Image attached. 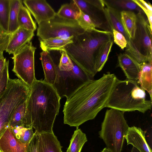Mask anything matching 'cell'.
Wrapping results in <instances>:
<instances>
[{"mask_svg": "<svg viewBox=\"0 0 152 152\" xmlns=\"http://www.w3.org/2000/svg\"><path fill=\"white\" fill-rule=\"evenodd\" d=\"M3 52H0V58L4 57Z\"/></svg>", "mask_w": 152, "mask_h": 152, "instance_id": "obj_41", "label": "cell"}, {"mask_svg": "<svg viewBox=\"0 0 152 152\" xmlns=\"http://www.w3.org/2000/svg\"><path fill=\"white\" fill-rule=\"evenodd\" d=\"M113 39L112 33L97 29L86 31L64 49L70 58L92 78L97 73L96 61L104 45Z\"/></svg>", "mask_w": 152, "mask_h": 152, "instance_id": "obj_3", "label": "cell"}, {"mask_svg": "<svg viewBox=\"0 0 152 152\" xmlns=\"http://www.w3.org/2000/svg\"><path fill=\"white\" fill-rule=\"evenodd\" d=\"M40 59L45 75V81L53 85L56 77V68L49 52L43 51L40 53Z\"/></svg>", "mask_w": 152, "mask_h": 152, "instance_id": "obj_18", "label": "cell"}, {"mask_svg": "<svg viewBox=\"0 0 152 152\" xmlns=\"http://www.w3.org/2000/svg\"><path fill=\"white\" fill-rule=\"evenodd\" d=\"M118 66L123 71L126 79L138 83L141 71V64L130 55L121 53L118 56Z\"/></svg>", "mask_w": 152, "mask_h": 152, "instance_id": "obj_13", "label": "cell"}, {"mask_svg": "<svg viewBox=\"0 0 152 152\" xmlns=\"http://www.w3.org/2000/svg\"><path fill=\"white\" fill-rule=\"evenodd\" d=\"M131 152H140L138 150L135 148L133 147L131 150Z\"/></svg>", "mask_w": 152, "mask_h": 152, "instance_id": "obj_39", "label": "cell"}, {"mask_svg": "<svg viewBox=\"0 0 152 152\" xmlns=\"http://www.w3.org/2000/svg\"><path fill=\"white\" fill-rule=\"evenodd\" d=\"M121 15L124 28L132 40L134 38L136 30V14L133 11L123 10L121 12Z\"/></svg>", "mask_w": 152, "mask_h": 152, "instance_id": "obj_20", "label": "cell"}, {"mask_svg": "<svg viewBox=\"0 0 152 152\" xmlns=\"http://www.w3.org/2000/svg\"><path fill=\"white\" fill-rule=\"evenodd\" d=\"M9 60L6 61L4 66L0 74V97L6 90L9 80Z\"/></svg>", "mask_w": 152, "mask_h": 152, "instance_id": "obj_34", "label": "cell"}, {"mask_svg": "<svg viewBox=\"0 0 152 152\" xmlns=\"http://www.w3.org/2000/svg\"><path fill=\"white\" fill-rule=\"evenodd\" d=\"M10 8V0H0V29L7 33L8 31Z\"/></svg>", "mask_w": 152, "mask_h": 152, "instance_id": "obj_28", "label": "cell"}, {"mask_svg": "<svg viewBox=\"0 0 152 152\" xmlns=\"http://www.w3.org/2000/svg\"><path fill=\"white\" fill-rule=\"evenodd\" d=\"M38 25L37 35L40 41L56 37L72 39L86 31L76 20L64 18L57 14L53 18Z\"/></svg>", "mask_w": 152, "mask_h": 152, "instance_id": "obj_6", "label": "cell"}, {"mask_svg": "<svg viewBox=\"0 0 152 152\" xmlns=\"http://www.w3.org/2000/svg\"><path fill=\"white\" fill-rule=\"evenodd\" d=\"M27 145L20 141L9 126L0 138L1 152H26Z\"/></svg>", "mask_w": 152, "mask_h": 152, "instance_id": "obj_15", "label": "cell"}, {"mask_svg": "<svg viewBox=\"0 0 152 152\" xmlns=\"http://www.w3.org/2000/svg\"><path fill=\"white\" fill-rule=\"evenodd\" d=\"M142 12L136 14V28L134 38L132 40L140 57V64L152 63L151 30L148 20Z\"/></svg>", "mask_w": 152, "mask_h": 152, "instance_id": "obj_9", "label": "cell"}, {"mask_svg": "<svg viewBox=\"0 0 152 152\" xmlns=\"http://www.w3.org/2000/svg\"><path fill=\"white\" fill-rule=\"evenodd\" d=\"M124 112L110 108L107 110L99 132L100 137L111 152H121L125 137L129 127Z\"/></svg>", "mask_w": 152, "mask_h": 152, "instance_id": "obj_5", "label": "cell"}, {"mask_svg": "<svg viewBox=\"0 0 152 152\" xmlns=\"http://www.w3.org/2000/svg\"><path fill=\"white\" fill-rule=\"evenodd\" d=\"M61 99L53 85L36 79L26 101V127L39 133L53 132Z\"/></svg>", "mask_w": 152, "mask_h": 152, "instance_id": "obj_2", "label": "cell"}, {"mask_svg": "<svg viewBox=\"0 0 152 152\" xmlns=\"http://www.w3.org/2000/svg\"><path fill=\"white\" fill-rule=\"evenodd\" d=\"M112 33L113 41L114 43L122 50L126 48L127 44V42L123 34L114 29L112 30Z\"/></svg>", "mask_w": 152, "mask_h": 152, "instance_id": "obj_35", "label": "cell"}, {"mask_svg": "<svg viewBox=\"0 0 152 152\" xmlns=\"http://www.w3.org/2000/svg\"><path fill=\"white\" fill-rule=\"evenodd\" d=\"M34 35V31L19 27L12 34L6 51L14 54L31 42Z\"/></svg>", "mask_w": 152, "mask_h": 152, "instance_id": "obj_14", "label": "cell"}, {"mask_svg": "<svg viewBox=\"0 0 152 152\" xmlns=\"http://www.w3.org/2000/svg\"><path fill=\"white\" fill-rule=\"evenodd\" d=\"M61 56L59 62L55 64L56 67L61 71H69L72 69L73 64L71 59L64 49L61 51Z\"/></svg>", "mask_w": 152, "mask_h": 152, "instance_id": "obj_31", "label": "cell"}, {"mask_svg": "<svg viewBox=\"0 0 152 152\" xmlns=\"http://www.w3.org/2000/svg\"><path fill=\"white\" fill-rule=\"evenodd\" d=\"M36 49L31 41L13 54L12 58L14 64L12 71L19 79L31 88L36 79L34 61Z\"/></svg>", "mask_w": 152, "mask_h": 152, "instance_id": "obj_8", "label": "cell"}, {"mask_svg": "<svg viewBox=\"0 0 152 152\" xmlns=\"http://www.w3.org/2000/svg\"><path fill=\"white\" fill-rule=\"evenodd\" d=\"M104 1V9L107 19L111 29L118 31L125 37L127 42L126 53L140 64L139 56L132 40L125 31L121 22V11L108 4Z\"/></svg>", "mask_w": 152, "mask_h": 152, "instance_id": "obj_11", "label": "cell"}, {"mask_svg": "<svg viewBox=\"0 0 152 152\" xmlns=\"http://www.w3.org/2000/svg\"><path fill=\"white\" fill-rule=\"evenodd\" d=\"M80 13V9L71 1L70 4L62 5L56 14L59 17L64 18L76 20Z\"/></svg>", "mask_w": 152, "mask_h": 152, "instance_id": "obj_27", "label": "cell"}, {"mask_svg": "<svg viewBox=\"0 0 152 152\" xmlns=\"http://www.w3.org/2000/svg\"><path fill=\"white\" fill-rule=\"evenodd\" d=\"M11 35L0 29V52L6 50Z\"/></svg>", "mask_w": 152, "mask_h": 152, "instance_id": "obj_36", "label": "cell"}, {"mask_svg": "<svg viewBox=\"0 0 152 152\" xmlns=\"http://www.w3.org/2000/svg\"><path fill=\"white\" fill-rule=\"evenodd\" d=\"M71 60L73 67L70 70L61 71L56 67V77L53 86L61 99L64 97L68 98L83 85L92 79L84 70Z\"/></svg>", "mask_w": 152, "mask_h": 152, "instance_id": "obj_7", "label": "cell"}, {"mask_svg": "<svg viewBox=\"0 0 152 152\" xmlns=\"http://www.w3.org/2000/svg\"><path fill=\"white\" fill-rule=\"evenodd\" d=\"M101 152H111L107 148H105L103 149Z\"/></svg>", "mask_w": 152, "mask_h": 152, "instance_id": "obj_40", "label": "cell"}, {"mask_svg": "<svg viewBox=\"0 0 152 152\" xmlns=\"http://www.w3.org/2000/svg\"><path fill=\"white\" fill-rule=\"evenodd\" d=\"M18 23L19 27L34 31L37 28L35 22L33 20L31 13L23 5L20 7L18 15Z\"/></svg>", "mask_w": 152, "mask_h": 152, "instance_id": "obj_23", "label": "cell"}, {"mask_svg": "<svg viewBox=\"0 0 152 152\" xmlns=\"http://www.w3.org/2000/svg\"><path fill=\"white\" fill-rule=\"evenodd\" d=\"M76 20L79 25L86 31L96 29L95 25L89 16L80 10Z\"/></svg>", "mask_w": 152, "mask_h": 152, "instance_id": "obj_32", "label": "cell"}, {"mask_svg": "<svg viewBox=\"0 0 152 152\" xmlns=\"http://www.w3.org/2000/svg\"><path fill=\"white\" fill-rule=\"evenodd\" d=\"M23 2L38 24L53 18L56 14L45 0H24Z\"/></svg>", "mask_w": 152, "mask_h": 152, "instance_id": "obj_12", "label": "cell"}, {"mask_svg": "<svg viewBox=\"0 0 152 152\" xmlns=\"http://www.w3.org/2000/svg\"><path fill=\"white\" fill-rule=\"evenodd\" d=\"M117 78L113 74H104L80 87L66 99L63 111L64 123L78 128L94 119L105 107Z\"/></svg>", "mask_w": 152, "mask_h": 152, "instance_id": "obj_1", "label": "cell"}, {"mask_svg": "<svg viewBox=\"0 0 152 152\" xmlns=\"http://www.w3.org/2000/svg\"><path fill=\"white\" fill-rule=\"evenodd\" d=\"M37 133L35 132L30 142L28 144L26 152H38Z\"/></svg>", "mask_w": 152, "mask_h": 152, "instance_id": "obj_37", "label": "cell"}, {"mask_svg": "<svg viewBox=\"0 0 152 152\" xmlns=\"http://www.w3.org/2000/svg\"><path fill=\"white\" fill-rule=\"evenodd\" d=\"M152 63L143 62L141 64V71L138 82L140 87L147 91L152 101Z\"/></svg>", "mask_w": 152, "mask_h": 152, "instance_id": "obj_19", "label": "cell"}, {"mask_svg": "<svg viewBox=\"0 0 152 152\" xmlns=\"http://www.w3.org/2000/svg\"><path fill=\"white\" fill-rule=\"evenodd\" d=\"M113 43V39L107 42L100 51L97 59L95 69L96 72L100 71L107 60Z\"/></svg>", "mask_w": 152, "mask_h": 152, "instance_id": "obj_29", "label": "cell"}, {"mask_svg": "<svg viewBox=\"0 0 152 152\" xmlns=\"http://www.w3.org/2000/svg\"><path fill=\"white\" fill-rule=\"evenodd\" d=\"M20 0H10V8L9 16L8 33L12 34L18 28V18L19 10L23 4Z\"/></svg>", "mask_w": 152, "mask_h": 152, "instance_id": "obj_22", "label": "cell"}, {"mask_svg": "<svg viewBox=\"0 0 152 152\" xmlns=\"http://www.w3.org/2000/svg\"><path fill=\"white\" fill-rule=\"evenodd\" d=\"M145 91L136 81L116 78L105 107L124 112L138 111L144 113L151 110L152 101L145 98Z\"/></svg>", "mask_w": 152, "mask_h": 152, "instance_id": "obj_4", "label": "cell"}, {"mask_svg": "<svg viewBox=\"0 0 152 152\" xmlns=\"http://www.w3.org/2000/svg\"><path fill=\"white\" fill-rule=\"evenodd\" d=\"M12 129L16 138L25 144L30 142L34 134L32 128L20 126Z\"/></svg>", "mask_w": 152, "mask_h": 152, "instance_id": "obj_30", "label": "cell"}, {"mask_svg": "<svg viewBox=\"0 0 152 152\" xmlns=\"http://www.w3.org/2000/svg\"><path fill=\"white\" fill-rule=\"evenodd\" d=\"M37 139L38 152H62V147L53 132L37 133Z\"/></svg>", "mask_w": 152, "mask_h": 152, "instance_id": "obj_17", "label": "cell"}, {"mask_svg": "<svg viewBox=\"0 0 152 152\" xmlns=\"http://www.w3.org/2000/svg\"><path fill=\"white\" fill-rule=\"evenodd\" d=\"M146 133L140 127H129L125 137L127 145H132L140 152H152L145 139Z\"/></svg>", "mask_w": 152, "mask_h": 152, "instance_id": "obj_16", "label": "cell"}, {"mask_svg": "<svg viewBox=\"0 0 152 152\" xmlns=\"http://www.w3.org/2000/svg\"><path fill=\"white\" fill-rule=\"evenodd\" d=\"M72 1L81 11L89 16L96 28L112 33L105 12L104 0H72Z\"/></svg>", "mask_w": 152, "mask_h": 152, "instance_id": "obj_10", "label": "cell"}, {"mask_svg": "<svg viewBox=\"0 0 152 152\" xmlns=\"http://www.w3.org/2000/svg\"><path fill=\"white\" fill-rule=\"evenodd\" d=\"M143 12L146 16L150 28L152 31V6L149 2L143 0H132Z\"/></svg>", "mask_w": 152, "mask_h": 152, "instance_id": "obj_33", "label": "cell"}, {"mask_svg": "<svg viewBox=\"0 0 152 152\" xmlns=\"http://www.w3.org/2000/svg\"><path fill=\"white\" fill-rule=\"evenodd\" d=\"M26 101L20 105L15 110L11 118L8 126L11 128L20 126L26 127Z\"/></svg>", "mask_w": 152, "mask_h": 152, "instance_id": "obj_24", "label": "cell"}, {"mask_svg": "<svg viewBox=\"0 0 152 152\" xmlns=\"http://www.w3.org/2000/svg\"><path fill=\"white\" fill-rule=\"evenodd\" d=\"M87 141L85 134L80 129L77 128L72 136L66 152H80L83 146Z\"/></svg>", "mask_w": 152, "mask_h": 152, "instance_id": "obj_25", "label": "cell"}, {"mask_svg": "<svg viewBox=\"0 0 152 152\" xmlns=\"http://www.w3.org/2000/svg\"><path fill=\"white\" fill-rule=\"evenodd\" d=\"M6 61V58L4 57L0 58V74L4 66Z\"/></svg>", "mask_w": 152, "mask_h": 152, "instance_id": "obj_38", "label": "cell"}, {"mask_svg": "<svg viewBox=\"0 0 152 152\" xmlns=\"http://www.w3.org/2000/svg\"><path fill=\"white\" fill-rule=\"evenodd\" d=\"M0 152H1L0 151Z\"/></svg>", "mask_w": 152, "mask_h": 152, "instance_id": "obj_42", "label": "cell"}, {"mask_svg": "<svg viewBox=\"0 0 152 152\" xmlns=\"http://www.w3.org/2000/svg\"><path fill=\"white\" fill-rule=\"evenodd\" d=\"M73 42V39L56 37L40 41V46L43 51L49 52L52 50L61 51Z\"/></svg>", "mask_w": 152, "mask_h": 152, "instance_id": "obj_21", "label": "cell"}, {"mask_svg": "<svg viewBox=\"0 0 152 152\" xmlns=\"http://www.w3.org/2000/svg\"><path fill=\"white\" fill-rule=\"evenodd\" d=\"M109 5L121 12L129 11L144 13L142 10L132 0H105Z\"/></svg>", "mask_w": 152, "mask_h": 152, "instance_id": "obj_26", "label": "cell"}]
</instances>
